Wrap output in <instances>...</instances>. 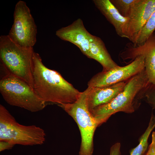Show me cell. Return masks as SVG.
<instances>
[{
    "instance_id": "14",
    "label": "cell",
    "mask_w": 155,
    "mask_h": 155,
    "mask_svg": "<svg viewBox=\"0 0 155 155\" xmlns=\"http://www.w3.org/2000/svg\"><path fill=\"white\" fill-rule=\"evenodd\" d=\"M155 128V115L152 113L148 126L140 137L139 144L132 149L130 155H144L148 146V139L152 130Z\"/></svg>"
},
{
    "instance_id": "7",
    "label": "cell",
    "mask_w": 155,
    "mask_h": 155,
    "mask_svg": "<svg viewBox=\"0 0 155 155\" xmlns=\"http://www.w3.org/2000/svg\"><path fill=\"white\" fill-rule=\"evenodd\" d=\"M46 134L42 128L35 125L26 126L16 121L3 105H0V141L15 145H42L45 141Z\"/></svg>"
},
{
    "instance_id": "18",
    "label": "cell",
    "mask_w": 155,
    "mask_h": 155,
    "mask_svg": "<svg viewBox=\"0 0 155 155\" xmlns=\"http://www.w3.org/2000/svg\"><path fill=\"white\" fill-rule=\"evenodd\" d=\"M155 150V132L153 131L152 134L151 142L150 144L148 152L145 155H153Z\"/></svg>"
},
{
    "instance_id": "17",
    "label": "cell",
    "mask_w": 155,
    "mask_h": 155,
    "mask_svg": "<svg viewBox=\"0 0 155 155\" xmlns=\"http://www.w3.org/2000/svg\"><path fill=\"white\" fill-rule=\"evenodd\" d=\"M144 99L155 110V85L150 83L145 92Z\"/></svg>"
},
{
    "instance_id": "16",
    "label": "cell",
    "mask_w": 155,
    "mask_h": 155,
    "mask_svg": "<svg viewBox=\"0 0 155 155\" xmlns=\"http://www.w3.org/2000/svg\"><path fill=\"white\" fill-rule=\"evenodd\" d=\"M137 0H110L120 14L127 18Z\"/></svg>"
},
{
    "instance_id": "2",
    "label": "cell",
    "mask_w": 155,
    "mask_h": 155,
    "mask_svg": "<svg viewBox=\"0 0 155 155\" xmlns=\"http://www.w3.org/2000/svg\"><path fill=\"white\" fill-rule=\"evenodd\" d=\"M150 83L145 69L127 80L123 90L111 101L90 111L98 125L116 113H131L137 110Z\"/></svg>"
},
{
    "instance_id": "8",
    "label": "cell",
    "mask_w": 155,
    "mask_h": 155,
    "mask_svg": "<svg viewBox=\"0 0 155 155\" xmlns=\"http://www.w3.org/2000/svg\"><path fill=\"white\" fill-rule=\"evenodd\" d=\"M13 15V23L8 36L22 47L33 48L36 41L37 26L25 2L20 0L17 3Z\"/></svg>"
},
{
    "instance_id": "12",
    "label": "cell",
    "mask_w": 155,
    "mask_h": 155,
    "mask_svg": "<svg viewBox=\"0 0 155 155\" xmlns=\"http://www.w3.org/2000/svg\"><path fill=\"white\" fill-rule=\"evenodd\" d=\"M127 81L104 87H88L87 101L90 111L111 101L123 90Z\"/></svg>"
},
{
    "instance_id": "1",
    "label": "cell",
    "mask_w": 155,
    "mask_h": 155,
    "mask_svg": "<svg viewBox=\"0 0 155 155\" xmlns=\"http://www.w3.org/2000/svg\"><path fill=\"white\" fill-rule=\"evenodd\" d=\"M32 74L34 90L47 103H71L79 96L81 92L58 72L46 67L39 54L34 52L32 57Z\"/></svg>"
},
{
    "instance_id": "11",
    "label": "cell",
    "mask_w": 155,
    "mask_h": 155,
    "mask_svg": "<svg viewBox=\"0 0 155 155\" xmlns=\"http://www.w3.org/2000/svg\"><path fill=\"white\" fill-rule=\"evenodd\" d=\"M155 11V0H137L124 30L125 38L133 43L137 36Z\"/></svg>"
},
{
    "instance_id": "19",
    "label": "cell",
    "mask_w": 155,
    "mask_h": 155,
    "mask_svg": "<svg viewBox=\"0 0 155 155\" xmlns=\"http://www.w3.org/2000/svg\"><path fill=\"white\" fill-rule=\"evenodd\" d=\"M14 144L5 141H0V151L11 149Z\"/></svg>"
},
{
    "instance_id": "21",
    "label": "cell",
    "mask_w": 155,
    "mask_h": 155,
    "mask_svg": "<svg viewBox=\"0 0 155 155\" xmlns=\"http://www.w3.org/2000/svg\"><path fill=\"white\" fill-rule=\"evenodd\" d=\"M153 155H155V150L154 151V152Z\"/></svg>"
},
{
    "instance_id": "3",
    "label": "cell",
    "mask_w": 155,
    "mask_h": 155,
    "mask_svg": "<svg viewBox=\"0 0 155 155\" xmlns=\"http://www.w3.org/2000/svg\"><path fill=\"white\" fill-rule=\"evenodd\" d=\"M56 35L61 40L76 46L84 54L98 62L104 69L110 68L114 63L103 41L90 34L80 18L57 30Z\"/></svg>"
},
{
    "instance_id": "6",
    "label": "cell",
    "mask_w": 155,
    "mask_h": 155,
    "mask_svg": "<svg viewBox=\"0 0 155 155\" xmlns=\"http://www.w3.org/2000/svg\"><path fill=\"white\" fill-rule=\"evenodd\" d=\"M88 87L81 92L78 98L73 103L59 105L73 119L79 127L81 138L79 155H92L94 134L99 126L88 108Z\"/></svg>"
},
{
    "instance_id": "20",
    "label": "cell",
    "mask_w": 155,
    "mask_h": 155,
    "mask_svg": "<svg viewBox=\"0 0 155 155\" xmlns=\"http://www.w3.org/2000/svg\"><path fill=\"white\" fill-rule=\"evenodd\" d=\"M120 148L119 144H114L110 148V155H121Z\"/></svg>"
},
{
    "instance_id": "13",
    "label": "cell",
    "mask_w": 155,
    "mask_h": 155,
    "mask_svg": "<svg viewBox=\"0 0 155 155\" xmlns=\"http://www.w3.org/2000/svg\"><path fill=\"white\" fill-rule=\"evenodd\" d=\"M96 7L114 26L119 36L125 38L124 30L128 18L122 16L110 0H94Z\"/></svg>"
},
{
    "instance_id": "9",
    "label": "cell",
    "mask_w": 155,
    "mask_h": 155,
    "mask_svg": "<svg viewBox=\"0 0 155 155\" xmlns=\"http://www.w3.org/2000/svg\"><path fill=\"white\" fill-rule=\"evenodd\" d=\"M144 68L143 56L136 57L127 65L102 71L92 77L88 83V87H104L126 81L142 71Z\"/></svg>"
},
{
    "instance_id": "5",
    "label": "cell",
    "mask_w": 155,
    "mask_h": 155,
    "mask_svg": "<svg viewBox=\"0 0 155 155\" xmlns=\"http://www.w3.org/2000/svg\"><path fill=\"white\" fill-rule=\"evenodd\" d=\"M0 92L5 100L10 105L31 112L42 110L47 104L27 83L9 74H6L1 79Z\"/></svg>"
},
{
    "instance_id": "15",
    "label": "cell",
    "mask_w": 155,
    "mask_h": 155,
    "mask_svg": "<svg viewBox=\"0 0 155 155\" xmlns=\"http://www.w3.org/2000/svg\"><path fill=\"white\" fill-rule=\"evenodd\" d=\"M155 30V11L137 35L133 44H141L146 41Z\"/></svg>"
},
{
    "instance_id": "4",
    "label": "cell",
    "mask_w": 155,
    "mask_h": 155,
    "mask_svg": "<svg viewBox=\"0 0 155 155\" xmlns=\"http://www.w3.org/2000/svg\"><path fill=\"white\" fill-rule=\"evenodd\" d=\"M34 52L33 48L18 45L8 35L0 37L1 66L5 70L6 74L24 80L33 88L32 62Z\"/></svg>"
},
{
    "instance_id": "10",
    "label": "cell",
    "mask_w": 155,
    "mask_h": 155,
    "mask_svg": "<svg viewBox=\"0 0 155 155\" xmlns=\"http://www.w3.org/2000/svg\"><path fill=\"white\" fill-rule=\"evenodd\" d=\"M140 55L144 57L145 70L149 82L155 85V32L141 44L136 45L132 42L127 43L119 54L123 61L129 60V63Z\"/></svg>"
}]
</instances>
